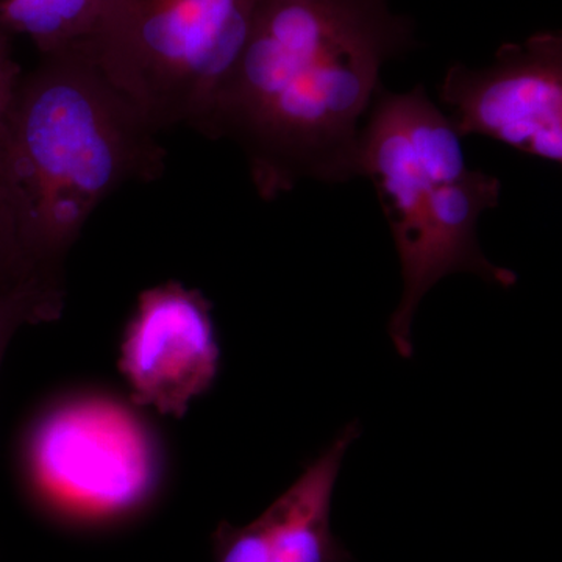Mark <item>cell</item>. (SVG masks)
Returning <instances> with one entry per match:
<instances>
[{"mask_svg":"<svg viewBox=\"0 0 562 562\" xmlns=\"http://www.w3.org/2000/svg\"><path fill=\"white\" fill-rule=\"evenodd\" d=\"M22 486L41 509L76 524L139 513L162 476L160 441L127 402L85 391L47 403L22 431Z\"/></svg>","mask_w":562,"mask_h":562,"instance_id":"obj_5","label":"cell"},{"mask_svg":"<svg viewBox=\"0 0 562 562\" xmlns=\"http://www.w3.org/2000/svg\"><path fill=\"white\" fill-rule=\"evenodd\" d=\"M102 0H0V33L27 36L41 55L91 35Z\"/></svg>","mask_w":562,"mask_h":562,"instance_id":"obj_8","label":"cell"},{"mask_svg":"<svg viewBox=\"0 0 562 562\" xmlns=\"http://www.w3.org/2000/svg\"><path fill=\"white\" fill-rule=\"evenodd\" d=\"M21 77L20 65L11 55L10 38L0 33V121L3 120L11 101H13Z\"/></svg>","mask_w":562,"mask_h":562,"instance_id":"obj_11","label":"cell"},{"mask_svg":"<svg viewBox=\"0 0 562 562\" xmlns=\"http://www.w3.org/2000/svg\"><path fill=\"white\" fill-rule=\"evenodd\" d=\"M158 133L81 43L22 74L0 121V195L36 265L58 269L103 201L165 172Z\"/></svg>","mask_w":562,"mask_h":562,"instance_id":"obj_2","label":"cell"},{"mask_svg":"<svg viewBox=\"0 0 562 562\" xmlns=\"http://www.w3.org/2000/svg\"><path fill=\"white\" fill-rule=\"evenodd\" d=\"M439 99L461 138L498 140L539 160L562 162V36L539 32L506 43L483 69L454 63Z\"/></svg>","mask_w":562,"mask_h":562,"instance_id":"obj_6","label":"cell"},{"mask_svg":"<svg viewBox=\"0 0 562 562\" xmlns=\"http://www.w3.org/2000/svg\"><path fill=\"white\" fill-rule=\"evenodd\" d=\"M461 140L422 85L408 92L382 85L362 125L360 172L375 188L401 261L403 292L387 331L405 360L414 316L436 283L452 273L505 290L517 283L479 241L480 217L501 202V180L469 168Z\"/></svg>","mask_w":562,"mask_h":562,"instance_id":"obj_3","label":"cell"},{"mask_svg":"<svg viewBox=\"0 0 562 562\" xmlns=\"http://www.w3.org/2000/svg\"><path fill=\"white\" fill-rule=\"evenodd\" d=\"M120 369L133 405L173 419L187 416L221 371L209 299L179 281L144 291L122 336Z\"/></svg>","mask_w":562,"mask_h":562,"instance_id":"obj_7","label":"cell"},{"mask_svg":"<svg viewBox=\"0 0 562 562\" xmlns=\"http://www.w3.org/2000/svg\"><path fill=\"white\" fill-rule=\"evenodd\" d=\"M414 46L413 22L390 0H260L205 136L238 144L265 201L302 180L361 177L383 66Z\"/></svg>","mask_w":562,"mask_h":562,"instance_id":"obj_1","label":"cell"},{"mask_svg":"<svg viewBox=\"0 0 562 562\" xmlns=\"http://www.w3.org/2000/svg\"><path fill=\"white\" fill-rule=\"evenodd\" d=\"M258 3L102 0L94 29L81 44L157 131L188 125L205 136Z\"/></svg>","mask_w":562,"mask_h":562,"instance_id":"obj_4","label":"cell"},{"mask_svg":"<svg viewBox=\"0 0 562 562\" xmlns=\"http://www.w3.org/2000/svg\"><path fill=\"white\" fill-rule=\"evenodd\" d=\"M60 272L43 268L29 257L13 214L0 195V295L16 290L36 277Z\"/></svg>","mask_w":562,"mask_h":562,"instance_id":"obj_10","label":"cell"},{"mask_svg":"<svg viewBox=\"0 0 562 562\" xmlns=\"http://www.w3.org/2000/svg\"><path fill=\"white\" fill-rule=\"evenodd\" d=\"M216 562H241L236 560H217Z\"/></svg>","mask_w":562,"mask_h":562,"instance_id":"obj_12","label":"cell"},{"mask_svg":"<svg viewBox=\"0 0 562 562\" xmlns=\"http://www.w3.org/2000/svg\"><path fill=\"white\" fill-rule=\"evenodd\" d=\"M65 306L60 273L36 277L0 295V368L14 335L25 325L58 319Z\"/></svg>","mask_w":562,"mask_h":562,"instance_id":"obj_9","label":"cell"}]
</instances>
